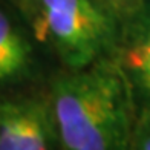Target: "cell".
Returning a JSON list of instances; mask_svg holds the SVG:
<instances>
[{
	"label": "cell",
	"instance_id": "6da1fadb",
	"mask_svg": "<svg viewBox=\"0 0 150 150\" xmlns=\"http://www.w3.org/2000/svg\"><path fill=\"white\" fill-rule=\"evenodd\" d=\"M49 100L61 150H130L136 109L110 57L58 75Z\"/></svg>",
	"mask_w": 150,
	"mask_h": 150
},
{
	"label": "cell",
	"instance_id": "7a4b0ae2",
	"mask_svg": "<svg viewBox=\"0 0 150 150\" xmlns=\"http://www.w3.org/2000/svg\"><path fill=\"white\" fill-rule=\"evenodd\" d=\"M32 29L67 69H83L112 57L118 20L97 0H31Z\"/></svg>",
	"mask_w": 150,
	"mask_h": 150
},
{
	"label": "cell",
	"instance_id": "3957f363",
	"mask_svg": "<svg viewBox=\"0 0 150 150\" xmlns=\"http://www.w3.org/2000/svg\"><path fill=\"white\" fill-rule=\"evenodd\" d=\"M55 142L49 97L0 98V150H52Z\"/></svg>",
	"mask_w": 150,
	"mask_h": 150
},
{
	"label": "cell",
	"instance_id": "277c9868",
	"mask_svg": "<svg viewBox=\"0 0 150 150\" xmlns=\"http://www.w3.org/2000/svg\"><path fill=\"white\" fill-rule=\"evenodd\" d=\"M120 32L112 60L129 87L136 112L150 110V12L142 9Z\"/></svg>",
	"mask_w": 150,
	"mask_h": 150
},
{
	"label": "cell",
	"instance_id": "5b68a950",
	"mask_svg": "<svg viewBox=\"0 0 150 150\" xmlns=\"http://www.w3.org/2000/svg\"><path fill=\"white\" fill-rule=\"evenodd\" d=\"M35 58L28 37L0 11V83H17L32 75Z\"/></svg>",
	"mask_w": 150,
	"mask_h": 150
},
{
	"label": "cell",
	"instance_id": "8992f818",
	"mask_svg": "<svg viewBox=\"0 0 150 150\" xmlns=\"http://www.w3.org/2000/svg\"><path fill=\"white\" fill-rule=\"evenodd\" d=\"M110 14L120 20H129L136 16L142 8L141 0H97Z\"/></svg>",
	"mask_w": 150,
	"mask_h": 150
},
{
	"label": "cell",
	"instance_id": "52a82bcc",
	"mask_svg": "<svg viewBox=\"0 0 150 150\" xmlns=\"http://www.w3.org/2000/svg\"><path fill=\"white\" fill-rule=\"evenodd\" d=\"M130 150H150V110L138 113L132 133Z\"/></svg>",
	"mask_w": 150,
	"mask_h": 150
}]
</instances>
